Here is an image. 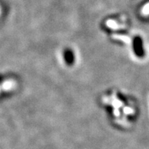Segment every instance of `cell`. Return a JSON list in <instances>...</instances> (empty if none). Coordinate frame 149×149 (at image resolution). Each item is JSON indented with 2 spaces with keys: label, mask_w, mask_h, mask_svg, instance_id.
Returning a JSON list of instances; mask_svg holds the SVG:
<instances>
[{
  "label": "cell",
  "mask_w": 149,
  "mask_h": 149,
  "mask_svg": "<svg viewBox=\"0 0 149 149\" xmlns=\"http://www.w3.org/2000/svg\"><path fill=\"white\" fill-rule=\"evenodd\" d=\"M18 88L19 81L16 77L7 74L0 73V100L15 94Z\"/></svg>",
  "instance_id": "1"
},
{
  "label": "cell",
  "mask_w": 149,
  "mask_h": 149,
  "mask_svg": "<svg viewBox=\"0 0 149 149\" xmlns=\"http://www.w3.org/2000/svg\"><path fill=\"white\" fill-rule=\"evenodd\" d=\"M106 25L107 26L109 29H113V30H118L121 29H124L125 26L124 25H121L119 24L117 22H115V20L113 19H109L107 20L106 22Z\"/></svg>",
  "instance_id": "2"
},
{
  "label": "cell",
  "mask_w": 149,
  "mask_h": 149,
  "mask_svg": "<svg viewBox=\"0 0 149 149\" xmlns=\"http://www.w3.org/2000/svg\"><path fill=\"white\" fill-rule=\"evenodd\" d=\"M111 37L112 39H113V40L122 41V42H124L125 44H130V43H131V39H130L128 36H126V35L113 34L111 35Z\"/></svg>",
  "instance_id": "3"
},
{
  "label": "cell",
  "mask_w": 149,
  "mask_h": 149,
  "mask_svg": "<svg viewBox=\"0 0 149 149\" xmlns=\"http://www.w3.org/2000/svg\"><path fill=\"white\" fill-rule=\"evenodd\" d=\"M141 13L145 16L149 15V3H146V4L141 8Z\"/></svg>",
  "instance_id": "4"
}]
</instances>
